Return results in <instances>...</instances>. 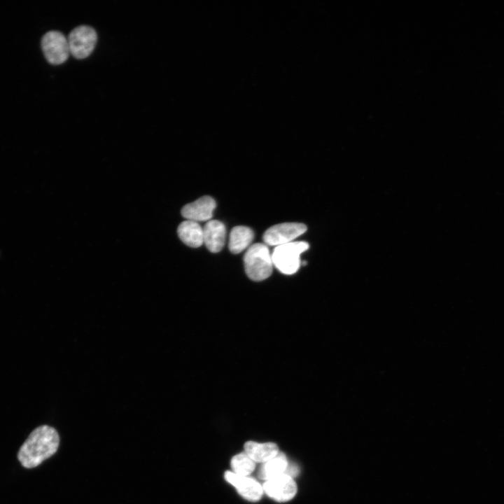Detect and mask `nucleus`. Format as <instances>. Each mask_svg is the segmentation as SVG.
Masks as SVG:
<instances>
[{
  "label": "nucleus",
  "instance_id": "f257e3e1",
  "mask_svg": "<svg viewBox=\"0 0 504 504\" xmlns=\"http://www.w3.org/2000/svg\"><path fill=\"white\" fill-rule=\"evenodd\" d=\"M59 444L56 430L47 425L36 428L22 444L18 454L21 465L33 468L52 456Z\"/></svg>",
  "mask_w": 504,
  "mask_h": 504
},
{
  "label": "nucleus",
  "instance_id": "f03ea898",
  "mask_svg": "<svg viewBox=\"0 0 504 504\" xmlns=\"http://www.w3.org/2000/svg\"><path fill=\"white\" fill-rule=\"evenodd\" d=\"M244 264L251 280L260 281L268 278L272 272L273 262L267 246L261 243L251 246L244 254Z\"/></svg>",
  "mask_w": 504,
  "mask_h": 504
},
{
  "label": "nucleus",
  "instance_id": "7ed1b4c3",
  "mask_svg": "<svg viewBox=\"0 0 504 504\" xmlns=\"http://www.w3.org/2000/svg\"><path fill=\"white\" fill-rule=\"evenodd\" d=\"M309 248L306 241H291L276 246L272 253L273 265L284 274H295L300 266V255Z\"/></svg>",
  "mask_w": 504,
  "mask_h": 504
},
{
  "label": "nucleus",
  "instance_id": "20e7f679",
  "mask_svg": "<svg viewBox=\"0 0 504 504\" xmlns=\"http://www.w3.org/2000/svg\"><path fill=\"white\" fill-rule=\"evenodd\" d=\"M70 54L82 59L88 57L95 48L97 35L95 30L88 25L74 28L68 36Z\"/></svg>",
  "mask_w": 504,
  "mask_h": 504
},
{
  "label": "nucleus",
  "instance_id": "39448f33",
  "mask_svg": "<svg viewBox=\"0 0 504 504\" xmlns=\"http://www.w3.org/2000/svg\"><path fill=\"white\" fill-rule=\"evenodd\" d=\"M41 46L46 59L52 65L64 63L70 54L67 38L58 31L46 33L41 38Z\"/></svg>",
  "mask_w": 504,
  "mask_h": 504
},
{
  "label": "nucleus",
  "instance_id": "423d86ee",
  "mask_svg": "<svg viewBox=\"0 0 504 504\" xmlns=\"http://www.w3.org/2000/svg\"><path fill=\"white\" fill-rule=\"evenodd\" d=\"M307 226L299 223H284L274 225L264 233L262 239L270 246H279L291 242L304 233Z\"/></svg>",
  "mask_w": 504,
  "mask_h": 504
},
{
  "label": "nucleus",
  "instance_id": "0eeeda50",
  "mask_svg": "<svg viewBox=\"0 0 504 504\" xmlns=\"http://www.w3.org/2000/svg\"><path fill=\"white\" fill-rule=\"evenodd\" d=\"M263 491L278 502H286L296 494L297 486L293 477L284 473L267 480L262 485Z\"/></svg>",
  "mask_w": 504,
  "mask_h": 504
},
{
  "label": "nucleus",
  "instance_id": "6e6552de",
  "mask_svg": "<svg viewBox=\"0 0 504 504\" xmlns=\"http://www.w3.org/2000/svg\"><path fill=\"white\" fill-rule=\"evenodd\" d=\"M225 479L234 486L238 493L245 499L255 502L261 498L263 493L262 486L253 478L226 471Z\"/></svg>",
  "mask_w": 504,
  "mask_h": 504
},
{
  "label": "nucleus",
  "instance_id": "1a4fd4ad",
  "mask_svg": "<svg viewBox=\"0 0 504 504\" xmlns=\"http://www.w3.org/2000/svg\"><path fill=\"white\" fill-rule=\"evenodd\" d=\"M216 206L215 200L205 195L185 205L181 209V215L187 220L195 222L208 220L213 216Z\"/></svg>",
  "mask_w": 504,
  "mask_h": 504
},
{
  "label": "nucleus",
  "instance_id": "9d476101",
  "mask_svg": "<svg viewBox=\"0 0 504 504\" xmlns=\"http://www.w3.org/2000/svg\"><path fill=\"white\" fill-rule=\"evenodd\" d=\"M225 235V225L217 220H209L203 228V241L212 253H218L223 248Z\"/></svg>",
  "mask_w": 504,
  "mask_h": 504
},
{
  "label": "nucleus",
  "instance_id": "9b49d317",
  "mask_svg": "<svg viewBox=\"0 0 504 504\" xmlns=\"http://www.w3.org/2000/svg\"><path fill=\"white\" fill-rule=\"evenodd\" d=\"M245 452L255 463H265L274 458L279 452L274 442L258 443L248 441L244 444Z\"/></svg>",
  "mask_w": 504,
  "mask_h": 504
},
{
  "label": "nucleus",
  "instance_id": "f8f14e48",
  "mask_svg": "<svg viewBox=\"0 0 504 504\" xmlns=\"http://www.w3.org/2000/svg\"><path fill=\"white\" fill-rule=\"evenodd\" d=\"M177 232L181 240L187 246L197 248L203 243V228L197 222L186 220L178 227Z\"/></svg>",
  "mask_w": 504,
  "mask_h": 504
},
{
  "label": "nucleus",
  "instance_id": "ddd939ff",
  "mask_svg": "<svg viewBox=\"0 0 504 504\" xmlns=\"http://www.w3.org/2000/svg\"><path fill=\"white\" fill-rule=\"evenodd\" d=\"M253 230L246 226L234 227L230 234L229 250L232 253H239L246 249L253 239Z\"/></svg>",
  "mask_w": 504,
  "mask_h": 504
},
{
  "label": "nucleus",
  "instance_id": "4468645a",
  "mask_svg": "<svg viewBox=\"0 0 504 504\" xmlns=\"http://www.w3.org/2000/svg\"><path fill=\"white\" fill-rule=\"evenodd\" d=\"M288 465L284 454L279 452L274 458L262 463L258 471V477L261 479L269 480L284 474Z\"/></svg>",
  "mask_w": 504,
  "mask_h": 504
},
{
  "label": "nucleus",
  "instance_id": "2eb2a0df",
  "mask_svg": "<svg viewBox=\"0 0 504 504\" xmlns=\"http://www.w3.org/2000/svg\"><path fill=\"white\" fill-rule=\"evenodd\" d=\"M255 463L246 452L239 453L232 457L231 460V468L233 472L247 476L255 469Z\"/></svg>",
  "mask_w": 504,
  "mask_h": 504
},
{
  "label": "nucleus",
  "instance_id": "dca6fc26",
  "mask_svg": "<svg viewBox=\"0 0 504 504\" xmlns=\"http://www.w3.org/2000/svg\"><path fill=\"white\" fill-rule=\"evenodd\" d=\"M300 472L299 468L294 464H288L284 473L288 475V476L293 477H295L298 475Z\"/></svg>",
  "mask_w": 504,
  "mask_h": 504
}]
</instances>
